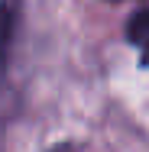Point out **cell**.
<instances>
[{
    "instance_id": "cell-1",
    "label": "cell",
    "mask_w": 149,
    "mask_h": 152,
    "mask_svg": "<svg viewBox=\"0 0 149 152\" xmlns=\"http://www.w3.org/2000/svg\"><path fill=\"white\" fill-rule=\"evenodd\" d=\"M16 23H20V0H0V71L7 68L13 52Z\"/></svg>"
},
{
    "instance_id": "cell-2",
    "label": "cell",
    "mask_w": 149,
    "mask_h": 152,
    "mask_svg": "<svg viewBox=\"0 0 149 152\" xmlns=\"http://www.w3.org/2000/svg\"><path fill=\"white\" fill-rule=\"evenodd\" d=\"M126 42L139 52V61L149 68V10H136L126 20Z\"/></svg>"
}]
</instances>
